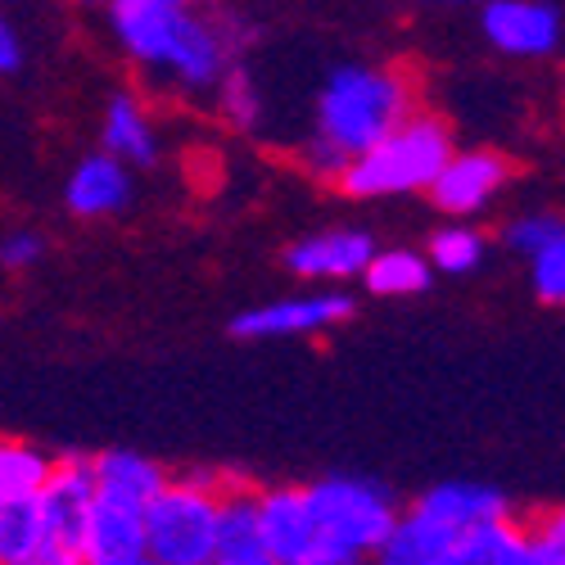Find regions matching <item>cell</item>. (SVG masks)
I'll list each match as a JSON object with an SVG mask.
<instances>
[{"mask_svg": "<svg viewBox=\"0 0 565 565\" xmlns=\"http://www.w3.org/2000/svg\"><path fill=\"white\" fill-rule=\"evenodd\" d=\"M109 23L122 51L150 73H163L181 90H213L231 64V41L217 19L172 0H109Z\"/></svg>", "mask_w": 565, "mask_h": 565, "instance_id": "6da1fadb", "label": "cell"}, {"mask_svg": "<svg viewBox=\"0 0 565 565\" xmlns=\"http://www.w3.org/2000/svg\"><path fill=\"white\" fill-rule=\"evenodd\" d=\"M452 530L430 521L426 511H407L390 525V534L381 539V547L371 552L375 565H439V556L448 552Z\"/></svg>", "mask_w": 565, "mask_h": 565, "instance_id": "e0dca14e", "label": "cell"}, {"mask_svg": "<svg viewBox=\"0 0 565 565\" xmlns=\"http://www.w3.org/2000/svg\"><path fill=\"white\" fill-rule=\"evenodd\" d=\"M484 36L493 51L521 55V60H547L561 45V14L547 0H489L484 14Z\"/></svg>", "mask_w": 565, "mask_h": 565, "instance_id": "ba28073f", "label": "cell"}, {"mask_svg": "<svg viewBox=\"0 0 565 565\" xmlns=\"http://www.w3.org/2000/svg\"><path fill=\"white\" fill-rule=\"evenodd\" d=\"M430 258H420L412 249H385V254H371L362 267V280L371 295L381 299H412V295H426L430 290Z\"/></svg>", "mask_w": 565, "mask_h": 565, "instance_id": "ffe728a7", "label": "cell"}, {"mask_svg": "<svg viewBox=\"0 0 565 565\" xmlns=\"http://www.w3.org/2000/svg\"><path fill=\"white\" fill-rule=\"evenodd\" d=\"M254 502H258V530L271 565H295L317 556V534H312L303 489H267V493H254Z\"/></svg>", "mask_w": 565, "mask_h": 565, "instance_id": "7c38bea8", "label": "cell"}, {"mask_svg": "<svg viewBox=\"0 0 565 565\" xmlns=\"http://www.w3.org/2000/svg\"><path fill=\"white\" fill-rule=\"evenodd\" d=\"M213 561H226V565H271L263 530H258V502H254V489H245V484L217 489Z\"/></svg>", "mask_w": 565, "mask_h": 565, "instance_id": "4fadbf2b", "label": "cell"}, {"mask_svg": "<svg viewBox=\"0 0 565 565\" xmlns=\"http://www.w3.org/2000/svg\"><path fill=\"white\" fill-rule=\"evenodd\" d=\"M204 565H226V561H204Z\"/></svg>", "mask_w": 565, "mask_h": 565, "instance_id": "d590c367", "label": "cell"}, {"mask_svg": "<svg viewBox=\"0 0 565 565\" xmlns=\"http://www.w3.org/2000/svg\"><path fill=\"white\" fill-rule=\"evenodd\" d=\"M41 258V235L32 231H10L6 241H0V263L6 267H32Z\"/></svg>", "mask_w": 565, "mask_h": 565, "instance_id": "83f0119b", "label": "cell"}, {"mask_svg": "<svg viewBox=\"0 0 565 565\" xmlns=\"http://www.w3.org/2000/svg\"><path fill=\"white\" fill-rule=\"evenodd\" d=\"M452 154V136L430 114H407L394 131H385L375 146L349 159L340 191L353 200H385V195H416L435 181V172Z\"/></svg>", "mask_w": 565, "mask_h": 565, "instance_id": "3957f363", "label": "cell"}, {"mask_svg": "<svg viewBox=\"0 0 565 565\" xmlns=\"http://www.w3.org/2000/svg\"><path fill=\"white\" fill-rule=\"evenodd\" d=\"M23 68V41L14 32V23L0 14V73H19Z\"/></svg>", "mask_w": 565, "mask_h": 565, "instance_id": "f1b7e54d", "label": "cell"}, {"mask_svg": "<svg viewBox=\"0 0 565 565\" xmlns=\"http://www.w3.org/2000/svg\"><path fill=\"white\" fill-rule=\"evenodd\" d=\"M303 163H308V172H317V177H326V181H340L344 168H349V154L335 150L331 140L312 136V140H308V150H303Z\"/></svg>", "mask_w": 565, "mask_h": 565, "instance_id": "4316f807", "label": "cell"}, {"mask_svg": "<svg viewBox=\"0 0 565 565\" xmlns=\"http://www.w3.org/2000/svg\"><path fill=\"white\" fill-rule=\"evenodd\" d=\"M511 177V163L493 150H470V154H448V163L435 172V181L426 185L430 200L452 213V217H470L493 204V195L507 185Z\"/></svg>", "mask_w": 565, "mask_h": 565, "instance_id": "9c48e42d", "label": "cell"}, {"mask_svg": "<svg viewBox=\"0 0 565 565\" xmlns=\"http://www.w3.org/2000/svg\"><path fill=\"white\" fill-rule=\"evenodd\" d=\"M64 204L77 213V217H109V213H122L131 204V172L122 159L114 154H86L68 185H64Z\"/></svg>", "mask_w": 565, "mask_h": 565, "instance_id": "5bb4252c", "label": "cell"}, {"mask_svg": "<svg viewBox=\"0 0 565 565\" xmlns=\"http://www.w3.org/2000/svg\"><path fill=\"white\" fill-rule=\"evenodd\" d=\"M82 6H109V0H82Z\"/></svg>", "mask_w": 565, "mask_h": 565, "instance_id": "836d02e7", "label": "cell"}, {"mask_svg": "<svg viewBox=\"0 0 565 565\" xmlns=\"http://www.w3.org/2000/svg\"><path fill=\"white\" fill-rule=\"evenodd\" d=\"M217 476L168 480L146 502V552L159 565H204L217 539Z\"/></svg>", "mask_w": 565, "mask_h": 565, "instance_id": "5b68a950", "label": "cell"}, {"mask_svg": "<svg viewBox=\"0 0 565 565\" xmlns=\"http://www.w3.org/2000/svg\"><path fill=\"white\" fill-rule=\"evenodd\" d=\"M511 565H539V561H534V556L525 552V543H521V552H515V561H511Z\"/></svg>", "mask_w": 565, "mask_h": 565, "instance_id": "1f68e13d", "label": "cell"}, {"mask_svg": "<svg viewBox=\"0 0 565 565\" xmlns=\"http://www.w3.org/2000/svg\"><path fill=\"white\" fill-rule=\"evenodd\" d=\"M521 543H525V525H515L511 515H498V521L457 530L439 565H511Z\"/></svg>", "mask_w": 565, "mask_h": 565, "instance_id": "d6986e66", "label": "cell"}, {"mask_svg": "<svg viewBox=\"0 0 565 565\" xmlns=\"http://www.w3.org/2000/svg\"><path fill=\"white\" fill-rule=\"evenodd\" d=\"M45 552V525L36 498H6L0 502V565H23Z\"/></svg>", "mask_w": 565, "mask_h": 565, "instance_id": "44dd1931", "label": "cell"}, {"mask_svg": "<svg viewBox=\"0 0 565 565\" xmlns=\"http://www.w3.org/2000/svg\"><path fill=\"white\" fill-rule=\"evenodd\" d=\"M146 507L131 502H114V498H96L90 507V521L82 530L77 543V561L82 565H146Z\"/></svg>", "mask_w": 565, "mask_h": 565, "instance_id": "30bf717a", "label": "cell"}, {"mask_svg": "<svg viewBox=\"0 0 565 565\" xmlns=\"http://www.w3.org/2000/svg\"><path fill=\"white\" fill-rule=\"evenodd\" d=\"M100 140H105V154H114V159H122V163H136V168H150V163L159 159L154 122H150L146 105H140L136 96H114V100H109Z\"/></svg>", "mask_w": 565, "mask_h": 565, "instance_id": "ac0fdd59", "label": "cell"}, {"mask_svg": "<svg viewBox=\"0 0 565 565\" xmlns=\"http://www.w3.org/2000/svg\"><path fill=\"white\" fill-rule=\"evenodd\" d=\"M317 556H340V561H371L381 547L390 525L398 521V502L385 484L358 480V476H331L303 489Z\"/></svg>", "mask_w": 565, "mask_h": 565, "instance_id": "277c9868", "label": "cell"}, {"mask_svg": "<svg viewBox=\"0 0 565 565\" xmlns=\"http://www.w3.org/2000/svg\"><path fill=\"white\" fill-rule=\"evenodd\" d=\"M439 6H466V0H439Z\"/></svg>", "mask_w": 565, "mask_h": 565, "instance_id": "e575fe53", "label": "cell"}, {"mask_svg": "<svg viewBox=\"0 0 565 565\" xmlns=\"http://www.w3.org/2000/svg\"><path fill=\"white\" fill-rule=\"evenodd\" d=\"M96 507V480H90V457L51 461V476L36 489V511L45 525V547L77 552L82 530Z\"/></svg>", "mask_w": 565, "mask_h": 565, "instance_id": "8992f818", "label": "cell"}, {"mask_svg": "<svg viewBox=\"0 0 565 565\" xmlns=\"http://www.w3.org/2000/svg\"><path fill=\"white\" fill-rule=\"evenodd\" d=\"M295 565H358V561H340V556H308V561H295Z\"/></svg>", "mask_w": 565, "mask_h": 565, "instance_id": "4dcf8cb0", "label": "cell"}, {"mask_svg": "<svg viewBox=\"0 0 565 565\" xmlns=\"http://www.w3.org/2000/svg\"><path fill=\"white\" fill-rule=\"evenodd\" d=\"M484 263V235L470 226H444L430 241V267L448 271V276H466Z\"/></svg>", "mask_w": 565, "mask_h": 565, "instance_id": "cb8c5ba5", "label": "cell"}, {"mask_svg": "<svg viewBox=\"0 0 565 565\" xmlns=\"http://www.w3.org/2000/svg\"><path fill=\"white\" fill-rule=\"evenodd\" d=\"M371 254H375V245L366 231L335 226V231H317V235L295 241L286 249V267L303 280H349V276H362Z\"/></svg>", "mask_w": 565, "mask_h": 565, "instance_id": "8fae6325", "label": "cell"}, {"mask_svg": "<svg viewBox=\"0 0 565 565\" xmlns=\"http://www.w3.org/2000/svg\"><path fill=\"white\" fill-rule=\"evenodd\" d=\"M530 263H534V295L556 308L565 299V235H552L543 249L530 254Z\"/></svg>", "mask_w": 565, "mask_h": 565, "instance_id": "d4e9b609", "label": "cell"}, {"mask_svg": "<svg viewBox=\"0 0 565 565\" xmlns=\"http://www.w3.org/2000/svg\"><path fill=\"white\" fill-rule=\"evenodd\" d=\"M416 511H426L430 521L448 525L452 534L466 530V525H480V521H498V515H511V502L502 489L493 484H435L416 498Z\"/></svg>", "mask_w": 565, "mask_h": 565, "instance_id": "2e32d148", "label": "cell"}, {"mask_svg": "<svg viewBox=\"0 0 565 565\" xmlns=\"http://www.w3.org/2000/svg\"><path fill=\"white\" fill-rule=\"evenodd\" d=\"M349 295H303V299H271L263 308H249L231 321L235 340H286V335H312V331H331V326L353 317Z\"/></svg>", "mask_w": 565, "mask_h": 565, "instance_id": "52a82bcc", "label": "cell"}, {"mask_svg": "<svg viewBox=\"0 0 565 565\" xmlns=\"http://www.w3.org/2000/svg\"><path fill=\"white\" fill-rule=\"evenodd\" d=\"M172 6H191L195 10V6H204V0H172Z\"/></svg>", "mask_w": 565, "mask_h": 565, "instance_id": "d6a6232c", "label": "cell"}, {"mask_svg": "<svg viewBox=\"0 0 565 565\" xmlns=\"http://www.w3.org/2000/svg\"><path fill=\"white\" fill-rule=\"evenodd\" d=\"M552 235H561V222L556 217H543V213H530V217H515L511 226H507V245L515 249V254H534V249H543Z\"/></svg>", "mask_w": 565, "mask_h": 565, "instance_id": "484cf974", "label": "cell"}, {"mask_svg": "<svg viewBox=\"0 0 565 565\" xmlns=\"http://www.w3.org/2000/svg\"><path fill=\"white\" fill-rule=\"evenodd\" d=\"M412 114V82L394 68H335L317 96V136L349 159Z\"/></svg>", "mask_w": 565, "mask_h": 565, "instance_id": "7a4b0ae2", "label": "cell"}, {"mask_svg": "<svg viewBox=\"0 0 565 565\" xmlns=\"http://www.w3.org/2000/svg\"><path fill=\"white\" fill-rule=\"evenodd\" d=\"M51 476V457L23 439H0V502L6 498H36Z\"/></svg>", "mask_w": 565, "mask_h": 565, "instance_id": "7402d4cb", "label": "cell"}, {"mask_svg": "<svg viewBox=\"0 0 565 565\" xmlns=\"http://www.w3.org/2000/svg\"><path fill=\"white\" fill-rule=\"evenodd\" d=\"M146 565H159V561H146Z\"/></svg>", "mask_w": 565, "mask_h": 565, "instance_id": "8d00e7d4", "label": "cell"}, {"mask_svg": "<svg viewBox=\"0 0 565 565\" xmlns=\"http://www.w3.org/2000/svg\"><path fill=\"white\" fill-rule=\"evenodd\" d=\"M213 90H217V109H222V118L231 127H241V131L263 127V96H258V86H254V77L245 68L226 64V73L217 77Z\"/></svg>", "mask_w": 565, "mask_h": 565, "instance_id": "603a6c76", "label": "cell"}, {"mask_svg": "<svg viewBox=\"0 0 565 565\" xmlns=\"http://www.w3.org/2000/svg\"><path fill=\"white\" fill-rule=\"evenodd\" d=\"M23 565H82V561H77V552H60V547H45L41 556H32V561H23Z\"/></svg>", "mask_w": 565, "mask_h": 565, "instance_id": "f546056e", "label": "cell"}, {"mask_svg": "<svg viewBox=\"0 0 565 565\" xmlns=\"http://www.w3.org/2000/svg\"><path fill=\"white\" fill-rule=\"evenodd\" d=\"M90 480H96V498H114L131 507H146L168 484L163 466L131 448H109L100 457H90Z\"/></svg>", "mask_w": 565, "mask_h": 565, "instance_id": "9a60e30c", "label": "cell"}]
</instances>
